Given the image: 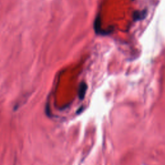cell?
Listing matches in <instances>:
<instances>
[{"mask_svg":"<svg viewBox=\"0 0 165 165\" xmlns=\"http://www.w3.org/2000/svg\"><path fill=\"white\" fill-rule=\"evenodd\" d=\"M94 30L95 33L97 35H101V36H107L109 34H110L113 32L114 29L113 27L109 28L107 29H103L101 27V18L100 16V14H98L94 21Z\"/></svg>","mask_w":165,"mask_h":165,"instance_id":"6da1fadb","label":"cell"},{"mask_svg":"<svg viewBox=\"0 0 165 165\" xmlns=\"http://www.w3.org/2000/svg\"><path fill=\"white\" fill-rule=\"evenodd\" d=\"M148 11L147 9L142 10H137L133 13V20L135 21H138L144 20L147 16Z\"/></svg>","mask_w":165,"mask_h":165,"instance_id":"7a4b0ae2","label":"cell"},{"mask_svg":"<svg viewBox=\"0 0 165 165\" xmlns=\"http://www.w3.org/2000/svg\"><path fill=\"white\" fill-rule=\"evenodd\" d=\"M87 89H88L87 84L85 82L82 81L79 84V90H78V96H79V98L81 100L84 99L86 91H87Z\"/></svg>","mask_w":165,"mask_h":165,"instance_id":"3957f363","label":"cell"},{"mask_svg":"<svg viewBox=\"0 0 165 165\" xmlns=\"http://www.w3.org/2000/svg\"><path fill=\"white\" fill-rule=\"evenodd\" d=\"M132 1H134V0H132Z\"/></svg>","mask_w":165,"mask_h":165,"instance_id":"277c9868","label":"cell"}]
</instances>
